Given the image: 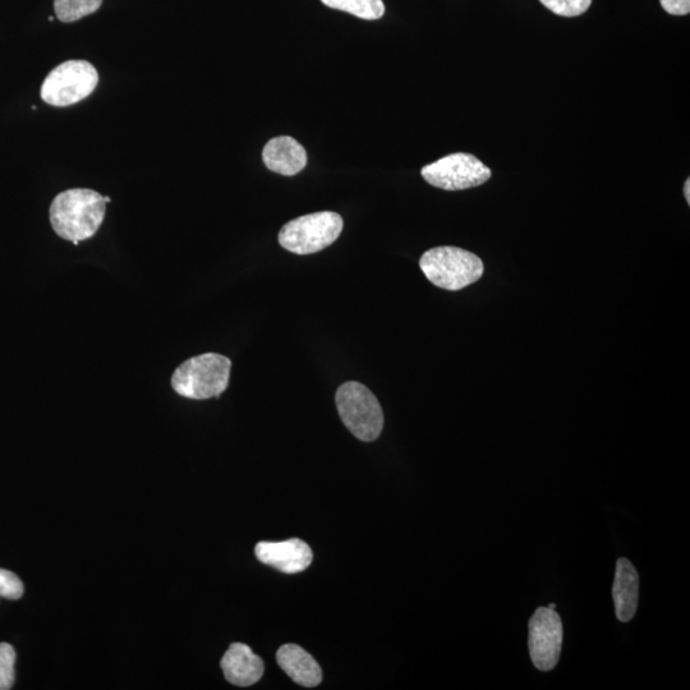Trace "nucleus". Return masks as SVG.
Listing matches in <instances>:
<instances>
[{"instance_id": "3", "label": "nucleus", "mask_w": 690, "mask_h": 690, "mask_svg": "<svg viewBox=\"0 0 690 690\" xmlns=\"http://www.w3.org/2000/svg\"><path fill=\"white\" fill-rule=\"evenodd\" d=\"M420 268L435 287L457 292L478 282L485 266L475 253L463 248L444 246L423 253Z\"/></svg>"}, {"instance_id": "4", "label": "nucleus", "mask_w": 690, "mask_h": 690, "mask_svg": "<svg viewBox=\"0 0 690 690\" xmlns=\"http://www.w3.org/2000/svg\"><path fill=\"white\" fill-rule=\"evenodd\" d=\"M340 418L358 440L374 441L384 429V412L379 400L365 385L349 381L335 395Z\"/></svg>"}, {"instance_id": "17", "label": "nucleus", "mask_w": 690, "mask_h": 690, "mask_svg": "<svg viewBox=\"0 0 690 690\" xmlns=\"http://www.w3.org/2000/svg\"><path fill=\"white\" fill-rule=\"evenodd\" d=\"M542 6L561 17H578L591 7L592 0H540Z\"/></svg>"}, {"instance_id": "14", "label": "nucleus", "mask_w": 690, "mask_h": 690, "mask_svg": "<svg viewBox=\"0 0 690 690\" xmlns=\"http://www.w3.org/2000/svg\"><path fill=\"white\" fill-rule=\"evenodd\" d=\"M326 7L338 9L362 20L375 21L384 16L383 0H321Z\"/></svg>"}, {"instance_id": "20", "label": "nucleus", "mask_w": 690, "mask_h": 690, "mask_svg": "<svg viewBox=\"0 0 690 690\" xmlns=\"http://www.w3.org/2000/svg\"><path fill=\"white\" fill-rule=\"evenodd\" d=\"M684 196L685 199H687L688 205H690V181L687 179V182L684 184Z\"/></svg>"}, {"instance_id": "15", "label": "nucleus", "mask_w": 690, "mask_h": 690, "mask_svg": "<svg viewBox=\"0 0 690 690\" xmlns=\"http://www.w3.org/2000/svg\"><path fill=\"white\" fill-rule=\"evenodd\" d=\"M103 0H54V11L59 21L71 23L98 11Z\"/></svg>"}, {"instance_id": "12", "label": "nucleus", "mask_w": 690, "mask_h": 690, "mask_svg": "<svg viewBox=\"0 0 690 690\" xmlns=\"http://www.w3.org/2000/svg\"><path fill=\"white\" fill-rule=\"evenodd\" d=\"M276 661L294 683L314 688L321 683L322 670L317 661L298 644H284L276 653Z\"/></svg>"}, {"instance_id": "1", "label": "nucleus", "mask_w": 690, "mask_h": 690, "mask_svg": "<svg viewBox=\"0 0 690 690\" xmlns=\"http://www.w3.org/2000/svg\"><path fill=\"white\" fill-rule=\"evenodd\" d=\"M110 197L89 188H72L59 193L50 205V223L59 237L78 245L94 237L107 213Z\"/></svg>"}, {"instance_id": "16", "label": "nucleus", "mask_w": 690, "mask_h": 690, "mask_svg": "<svg viewBox=\"0 0 690 690\" xmlns=\"http://www.w3.org/2000/svg\"><path fill=\"white\" fill-rule=\"evenodd\" d=\"M16 651L9 643H0V690L12 689L15 684Z\"/></svg>"}, {"instance_id": "9", "label": "nucleus", "mask_w": 690, "mask_h": 690, "mask_svg": "<svg viewBox=\"0 0 690 690\" xmlns=\"http://www.w3.org/2000/svg\"><path fill=\"white\" fill-rule=\"evenodd\" d=\"M256 558L285 574L301 573L310 567L314 555L311 547L299 538L282 542H259Z\"/></svg>"}, {"instance_id": "7", "label": "nucleus", "mask_w": 690, "mask_h": 690, "mask_svg": "<svg viewBox=\"0 0 690 690\" xmlns=\"http://www.w3.org/2000/svg\"><path fill=\"white\" fill-rule=\"evenodd\" d=\"M423 179L431 186L444 191H463L486 183L492 176L476 156L457 153L445 156L421 170Z\"/></svg>"}, {"instance_id": "10", "label": "nucleus", "mask_w": 690, "mask_h": 690, "mask_svg": "<svg viewBox=\"0 0 690 690\" xmlns=\"http://www.w3.org/2000/svg\"><path fill=\"white\" fill-rule=\"evenodd\" d=\"M220 666L225 679L237 687H250L256 684L265 671L264 661L243 643L230 644Z\"/></svg>"}, {"instance_id": "19", "label": "nucleus", "mask_w": 690, "mask_h": 690, "mask_svg": "<svg viewBox=\"0 0 690 690\" xmlns=\"http://www.w3.org/2000/svg\"><path fill=\"white\" fill-rule=\"evenodd\" d=\"M660 3L669 15L685 16L690 12V0H660Z\"/></svg>"}, {"instance_id": "21", "label": "nucleus", "mask_w": 690, "mask_h": 690, "mask_svg": "<svg viewBox=\"0 0 690 690\" xmlns=\"http://www.w3.org/2000/svg\"><path fill=\"white\" fill-rule=\"evenodd\" d=\"M556 605L555 604H550L549 609L555 610Z\"/></svg>"}, {"instance_id": "2", "label": "nucleus", "mask_w": 690, "mask_h": 690, "mask_svg": "<svg viewBox=\"0 0 690 690\" xmlns=\"http://www.w3.org/2000/svg\"><path fill=\"white\" fill-rule=\"evenodd\" d=\"M230 370L232 361L222 354H201L177 367L172 376V388L183 398H218L228 388Z\"/></svg>"}, {"instance_id": "13", "label": "nucleus", "mask_w": 690, "mask_h": 690, "mask_svg": "<svg viewBox=\"0 0 690 690\" xmlns=\"http://www.w3.org/2000/svg\"><path fill=\"white\" fill-rule=\"evenodd\" d=\"M613 598L616 618L628 623L636 615L639 601V575L628 559L621 558L616 563Z\"/></svg>"}, {"instance_id": "11", "label": "nucleus", "mask_w": 690, "mask_h": 690, "mask_svg": "<svg viewBox=\"0 0 690 690\" xmlns=\"http://www.w3.org/2000/svg\"><path fill=\"white\" fill-rule=\"evenodd\" d=\"M262 159L271 172L296 176L307 165V153L297 140L289 136L271 138L262 150Z\"/></svg>"}, {"instance_id": "5", "label": "nucleus", "mask_w": 690, "mask_h": 690, "mask_svg": "<svg viewBox=\"0 0 690 690\" xmlns=\"http://www.w3.org/2000/svg\"><path fill=\"white\" fill-rule=\"evenodd\" d=\"M343 218L333 211L299 216L284 225L280 246L296 255H311L333 245L343 230Z\"/></svg>"}, {"instance_id": "18", "label": "nucleus", "mask_w": 690, "mask_h": 690, "mask_svg": "<svg viewBox=\"0 0 690 690\" xmlns=\"http://www.w3.org/2000/svg\"><path fill=\"white\" fill-rule=\"evenodd\" d=\"M23 583L15 573L0 568V597L8 600H18L23 595Z\"/></svg>"}, {"instance_id": "6", "label": "nucleus", "mask_w": 690, "mask_h": 690, "mask_svg": "<svg viewBox=\"0 0 690 690\" xmlns=\"http://www.w3.org/2000/svg\"><path fill=\"white\" fill-rule=\"evenodd\" d=\"M99 84V73L87 61H68L55 67L41 86V99L63 108L89 98Z\"/></svg>"}, {"instance_id": "8", "label": "nucleus", "mask_w": 690, "mask_h": 690, "mask_svg": "<svg viewBox=\"0 0 690 690\" xmlns=\"http://www.w3.org/2000/svg\"><path fill=\"white\" fill-rule=\"evenodd\" d=\"M563 623L549 607H538L529 620L528 647L533 665L540 671L554 670L563 647Z\"/></svg>"}]
</instances>
